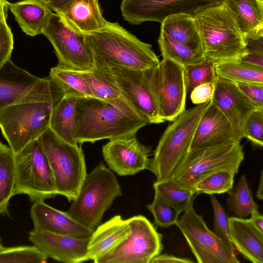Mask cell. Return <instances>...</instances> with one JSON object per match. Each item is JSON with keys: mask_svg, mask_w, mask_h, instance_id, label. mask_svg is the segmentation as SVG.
I'll list each match as a JSON object with an SVG mask.
<instances>
[{"mask_svg": "<svg viewBox=\"0 0 263 263\" xmlns=\"http://www.w3.org/2000/svg\"><path fill=\"white\" fill-rule=\"evenodd\" d=\"M249 220L259 232L263 233V216L258 210L253 211L251 213Z\"/></svg>", "mask_w": 263, "mask_h": 263, "instance_id": "48", "label": "cell"}, {"mask_svg": "<svg viewBox=\"0 0 263 263\" xmlns=\"http://www.w3.org/2000/svg\"><path fill=\"white\" fill-rule=\"evenodd\" d=\"M51 11L59 13L73 0H40Z\"/></svg>", "mask_w": 263, "mask_h": 263, "instance_id": "47", "label": "cell"}, {"mask_svg": "<svg viewBox=\"0 0 263 263\" xmlns=\"http://www.w3.org/2000/svg\"><path fill=\"white\" fill-rule=\"evenodd\" d=\"M239 60L249 64L263 68V53L246 52Z\"/></svg>", "mask_w": 263, "mask_h": 263, "instance_id": "46", "label": "cell"}, {"mask_svg": "<svg viewBox=\"0 0 263 263\" xmlns=\"http://www.w3.org/2000/svg\"><path fill=\"white\" fill-rule=\"evenodd\" d=\"M8 9L23 32L31 36L43 34L52 12L40 0L9 2Z\"/></svg>", "mask_w": 263, "mask_h": 263, "instance_id": "25", "label": "cell"}, {"mask_svg": "<svg viewBox=\"0 0 263 263\" xmlns=\"http://www.w3.org/2000/svg\"><path fill=\"white\" fill-rule=\"evenodd\" d=\"M77 98L64 95L52 110L50 128L61 139L78 144L77 139L76 102Z\"/></svg>", "mask_w": 263, "mask_h": 263, "instance_id": "28", "label": "cell"}, {"mask_svg": "<svg viewBox=\"0 0 263 263\" xmlns=\"http://www.w3.org/2000/svg\"><path fill=\"white\" fill-rule=\"evenodd\" d=\"M216 75L233 82L263 84V68L239 59L229 60L215 64Z\"/></svg>", "mask_w": 263, "mask_h": 263, "instance_id": "32", "label": "cell"}, {"mask_svg": "<svg viewBox=\"0 0 263 263\" xmlns=\"http://www.w3.org/2000/svg\"><path fill=\"white\" fill-rule=\"evenodd\" d=\"M153 188L155 193L180 213L193 205L194 197L196 195L193 191L178 185L170 179L155 181Z\"/></svg>", "mask_w": 263, "mask_h": 263, "instance_id": "35", "label": "cell"}, {"mask_svg": "<svg viewBox=\"0 0 263 263\" xmlns=\"http://www.w3.org/2000/svg\"><path fill=\"white\" fill-rule=\"evenodd\" d=\"M0 19H1V20H2V19H1V18H0Z\"/></svg>", "mask_w": 263, "mask_h": 263, "instance_id": "52", "label": "cell"}, {"mask_svg": "<svg viewBox=\"0 0 263 263\" xmlns=\"http://www.w3.org/2000/svg\"><path fill=\"white\" fill-rule=\"evenodd\" d=\"M244 138L254 145L263 146V110H254L246 119L243 127Z\"/></svg>", "mask_w": 263, "mask_h": 263, "instance_id": "41", "label": "cell"}, {"mask_svg": "<svg viewBox=\"0 0 263 263\" xmlns=\"http://www.w3.org/2000/svg\"><path fill=\"white\" fill-rule=\"evenodd\" d=\"M187 92H191L198 85L206 83L215 84L217 75L215 64L205 60L203 62L183 67Z\"/></svg>", "mask_w": 263, "mask_h": 263, "instance_id": "38", "label": "cell"}, {"mask_svg": "<svg viewBox=\"0 0 263 263\" xmlns=\"http://www.w3.org/2000/svg\"><path fill=\"white\" fill-rule=\"evenodd\" d=\"M244 157L240 142L236 141L190 150L169 179L181 186L193 191L198 182L217 172L229 171L236 175Z\"/></svg>", "mask_w": 263, "mask_h": 263, "instance_id": "7", "label": "cell"}, {"mask_svg": "<svg viewBox=\"0 0 263 263\" xmlns=\"http://www.w3.org/2000/svg\"><path fill=\"white\" fill-rule=\"evenodd\" d=\"M224 0H123L121 11L124 20L132 25L144 22L161 23L167 16L185 13L195 15Z\"/></svg>", "mask_w": 263, "mask_h": 263, "instance_id": "15", "label": "cell"}, {"mask_svg": "<svg viewBox=\"0 0 263 263\" xmlns=\"http://www.w3.org/2000/svg\"><path fill=\"white\" fill-rule=\"evenodd\" d=\"M57 14L85 34L103 29L108 22L99 0H73Z\"/></svg>", "mask_w": 263, "mask_h": 263, "instance_id": "24", "label": "cell"}, {"mask_svg": "<svg viewBox=\"0 0 263 263\" xmlns=\"http://www.w3.org/2000/svg\"><path fill=\"white\" fill-rule=\"evenodd\" d=\"M146 206L154 217V224L161 228H168L176 224L181 213L156 193L153 201Z\"/></svg>", "mask_w": 263, "mask_h": 263, "instance_id": "39", "label": "cell"}, {"mask_svg": "<svg viewBox=\"0 0 263 263\" xmlns=\"http://www.w3.org/2000/svg\"><path fill=\"white\" fill-rule=\"evenodd\" d=\"M49 77L64 95L79 98H95L85 78L77 71L57 65L51 68Z\"/></svg>", "mask_w": 263, "mask_h": 263, "instance_id": "30", "label": "cell"}, {"mask_svg": "<svg viewBox=\"0 0 263 263\" xmlns=\"http://www.w3.org/2000/svg\"><path fill=\"white\" fill-rule=\"evenodd\" d=\"M233 141L235 140L230 123L211 101L197 125L190 150L218 146Z\"/></svg>", "mask_w": 263, "mask_h": 263, "instance_id": "20", "label": "cell"}, {"mask_svg": "<svg viewBox=\"0 0 263 263\" xmlns=\"http://www.w3.org/2000/svg\"><path fill=\"white\" fill-rule=\"evenodd\" d=\"M230 239L244 258L253 263H263V233L249 219L229 217Z\"/></svg>", "mask_w": 263, "mask_h": 263, "instance_id": "23", "label": "cell"}, {"mask_svg": "<svg viewBox=\"0 0 263 263\" xmlns=\"http://www.w3.org/2000/svg\"><path fill=\"white\" fill-rule=\"evenodd\" d=\"M2 246L1 242V238H0V247Z\"/></svg>", "mask_w": 263, "mask_h": 263, "instance_id": "51", "label": "cell"}, {"mask_svg": "<svg viewBox=\"0 0 263 263\" xmlns=\"http://www.w3.org/2000/svg\"><path fill=\"white\" fill-rule=\"evenodd\" d=\"M40 79L11 59L7 61L0 68V110L19 101Z\"/></svg>", "mask_w": 263, "mask_h": 263, "instance_id": "22", "label": "cell"}, {"mask_svg": "<svg viewBox=\"0 0 263 263\" xmlns=\"http://www.w3.org/2000/svg\"><path fill=\"white\" fill-rule=\"evenodd\" d=\"M13 49V36L6 21L0 19V68L9 60Z\"/></svg>", "mask_w": 263, "mask_h": 263, "instance_id": "42", "label": "cell"}, {"mask_svg": "<svg viewBox=\"0 0 263 263\" xmlns=\"http://www.w3.org/2000/svg\"><path fill=\"white\" fill-rule=\"evenodd\" d=\"M158 43L163 59L171 60L182 67L205 60L201 51L192 49L161 34Z\"/></svg>", "mask_w": 263, "mask_h": 263, "instance_id": "33", "label": "cell"}, {"mask_svg": "<svg viewBox=\"0 0 263 263\" xmlns=\"http://www.w3.org/2000/svg\"><path fill=\"white\" fill-rule=\"evenodd\" d=\"M176 225L199 263H238L234 250L208 227L201 215L191 206Z\"/></svg>", "mask_w": 263, "mask_h": 263, "instance_id": "13", "label": "cell"}, {"mask_svg": "<svg viewBox=\"0 0 263 263\" xmlns=\"http://www.w3.org/2000/svg\"><path fill=\"white\" fill-rule=\"evenodd\" d=\"M235 174L229 171H221L205 177L194 186L196 195L220 194L228 193L233 187Z\"/></svg>", "mask_w": 263, "mask_h": 263, "instance_id": "37", "label": "cell"}, {"mask_svg": "<svg viewBox=\"0 0 263 263\" xmlns=\"http://www.w3.org/2000/svg\"><path fill=\"white\" fill-rule=\"evenodd\" d=\"M215 89V84L206 83L197 86L191 92V99L194 104H200L211 100Z\"/></svg>", "mask_w": 263, "mask_h": 263, "instance_id": "44", "label": "cell"}, {"mask_svg": "<svg viewBox=\"0 0 263 263\" xmlns=\"http://www.w3.org/2000/svg\"><path fill=\"white\" fill-rule=\"evenodd\" d=\"M9 2L7 0H0V18L6 21Z\"/></svg>", "mask_w": 263, "mask_h": 263, "instance_id": "49", "label": "cell"}, {"mask_svg": "<svg viewBox=\"0 0 263 263\" xmlns=\"http://www.w3.org/2000/svg\"><path fill=\"white\" fill-rule=\"evenodd\" d=\"M211 100L185 110L167 127L154 151L153 158L150 159L147 169L155 176L156 181L169 179L190 151L197 125Z\"/></svg>", "mask_w": 263, "mask_h": 263, "instance_id": "6", "label": "cell"}, {"mask_svg": "<svg viewBox=\"0 0 263 263\" xmlns=\"http://www.w3.org/2000/svg\"><path fill=\"white\" fill-rule=\"evenodd\" d=\"M256 197L259 200H262L263 199V171H261V174L259 179V183L256 191Z\"/></svg>", "mask_w": 263, "mask_h": 263, "instance_id": "50", "label": "cell"}, {"mask_svg": "<svg viewBox=\"0 0 263 263\" xmlns=\"http://www.w3.org/2000/svg\"><path fill=\"white\" fill-rule=\"evenodd\" d=\"M95 67H119L145 70L160 62L149 44L144 43L117 22L85 34Z\"/></svg>", "mask_w": 263, "mask_h": 263, "instance_id": "2", "label": "cell"}, {"mask_svg": "<svg viewBox=\"0 0 263 263\" xmlns=\"http://www.w3.org/2000/svg\"><path fill=\"white\" fill-rule=\"evenodd\" d=\"M30 215L34 228L78 238H87L94 230L87 228L72 218L66 212L56 209L44 200L33 202Z\"/></svg>", "mask_w": 263, "mask_h": 263, "instance_id": "19", "label": "cell"}, {"mask_svg": "<svg viewBox=\"0 0 263 263\" xmlns=\"http://www.w3.org/2000/svg\"><path fill=\"white\" fill-rule=\"evenodd\" d=\"M211 202L214 212V233L222 239L231 249L235 248L229 234V217L224 208L214 195H211Z\"/></svg>", "mask_w": 263, "mask_h": 263, "instance_id": "40", "label": "cell"}, {"mask_svg": "<svg viewBox=\"0 0 263 263\" xmlns=\"http://www.w3.org/2000/svg\"><path fill=\"white\" fill-rule=\"evenodd\" d=\"M37 139L48 158L57 194L71 202L77 197L87 175L81 147L62 140L50 128Z\"/></svg>", "mask_w": 263, "mask_h": 263, "instance_id": "8", "label": "cell"}, {"mask_svg": "<svg viewBox=\"0 0 263 263\" xmlns=\"http://www.w3.org/2000/svg\"><path fill=\"white\" fill-rule=\"evenodd\" d=\"M234 83L256 109L263 110V84L239 82Z\"/></svg>", "mask_w": 263, "mask_h": 263, "instance_id": "43", "label": "cell"}, {"mask_svg": "<svg viewBox=\"0 0 263 263\" xmlns=\"http://www.w3.org/2000/svg\"><path fill=\"white\" fill-rule=\"evenodd\" d=\"M131 231L128 220L120 215L115 216L98 226L90 236L87 250L89 260L95 262L112 251L129 236Z\"/></svg>", "mask_w": 263, "mask_h": 263, "instance_id": "21", "label": "cell"}, {"mask_svg": "<svg viewBox=\"0 0 263 263\" xmlns=\"http://www.w3.org/2000/svg\"><path fill=\"white\" fill-rule=\"evenodd\" d=\"M194 261L187 258L176 257L169 254H159L150 263H193Z\"/></svg>", "mask_w": 263, "mask_h": 263, "instance_id": "45", "label": "cell"}, {"mask_svg": "<svg viewBox=\"0 0 263 263\" xmlns=\"http://www.w3.org/2000/svg\"><path fill=\"white\" fill-rule=\"evenodd\" d=\"M121 195L115 174L101 162L87 174L66 212L78 223L94 230L114 200Z\"/></svg>", "mask_w": 263, "mask_h": 263, "instance_id": "5", "label": "cell"}, {"mask_svg": "<svg viewBox=\"0 0 263 263\" xmlns=\"http://www.w3.org/2000/svg\"><path fill=\"white\" fill-rule=\"evenodd\" d=\"M43 34L54 48L58 65L77 71L93 70L94 58L85 34L60 15L52 12Z\"/></svg>", "mask_w": 263, "mask_h": 263, "instance_id": "11", "label": "cell"}, {"mask_svg": "<svg viewBox=\"0 0 263 263\" xmlns=\"http://www.w3.org/2000/svg\"><path fill=\"white\" fill-rule=\"evenodd\" d=\"M131 233L115 249L95 263H150L163 248L162 235L143 215L127 219Z\"/></svg>", "mask_w": 263, "mask_h": 263, "instance_id": "14", "label": "cell"}, {"mask_svg": "<svg viewBox=\"0 0 263 263\" xmlns=\"http://www.w3.org/2000/svg\"><path fill=\"white\" fill-rule=\"evenodd\" d=\"M48 257L35 246L0 247V263H44Z\"/></svg>", "mask_w": 263, "mask_h": 263, "instance_id": "36", "label": "cell"}, {"mask_svg": "<svg viewBox=\"0 0 263 263\" xmlns=\"http://www.w3.org/2000/svg\"><path fill=\"white\" fill-rule=\"evenodd\" d=\"M244 39L263 35V0H224Z\"/></svg>", "mask_w": 263, "mask_h": 263, "instance_id": "26", "label": "cell"}, {"mask_svg": "<svg viewBox=\"0 0 263 263\" xmlns=\"http://www.w3.org/2000/svg\"><path fill=\"white\" fill-rule=\"evenodd\" d=\"M14 187V153L0 141V215L8 213L10 200L15 195Z\"/></svg>", "mask_w": 263, "mask_h": 263, "instance_id": "31", "label": "cell"}, {"mask_svg": "<svg viewBox=\"0 0 263 263\" xmlns=\"http://www.w3.org/2000/svg\"><path fill=\"white\" fill-rule=\"evenodd\" d=\"M79 72L87 81L95 98L109 103L129 115L141 118L112 83L92 70Z\"/></svg>", "mask_w": 263, "mask_h": 263, "instance_id": "29", "label": "cell"}, {"mask_svg": "<svg viewBox=\"0 0 263 263\" xmlns=\"http://www.w3.org/2000/svg\"><path fill=\"white\" fill-rule=\"evenodd\" d=\"M115 85L137 114L148 124L164 122L144 70L95 67L92 70Z\"/></svg>", "mask_w": 263, "mask_h": 263, "instance_id": "12", "label": "cell"}, {"mask_svg": "<svg viewBox=\"0 0 263 263\" xmlns=\"http://www.w3.org/2000/svg\"><path fill=\"white\" fill-rule=\"evenodd\" d=\"M205 60L213 63L239 59L246 53L245 39L224 2L195 15Z\"/></svg>", "mask_w": 263, "mask_h": 263, "instance_id": "4", "label": "cell"}, {"mask_svg": "<svg viewBox=\"0 0 263 263\" xmlns=\"http://www.w3.org/2000/svg\"><path fill=\"white\" fill-rule=\"evenodd\" d=\"M90 237L78 238L34 228L29 239L46 256L65 263L89 260L87 254Z\"/></svg>", "mask_w": 263, "mask_h": 263, "instance_id": "18", "label": "cell"}, {"mask_svg": "<svg viewBox=\"0 0 263 263\" xmlns=\"http://www.w3.org/2000/svg\"><path fill=\"white\" fill-rule=\"evenodd\" d=\"M228 193L227 207L234 216L246 218L253 211L258 210L259 206L254 200L245 175L239 178L236 186Z\"/></svg>", "mask_w": 263, "mask_h": 263, "instance_id": "34", "label": "cell"}, {"mask_svg": "<svg viewBox=\"0 0 263 263\" xmlns=\"http://www.w3.org/2000/svg\"><path fill=\"white\" fill-rule=\"evenodd\" d=\"M63 96L49 77L41 78L19 101L0 110V128L14 154L49 128L53 107Z\"/></svg>", "mask_w": 263, "mask_h": 263, "instance_id": "1", "label": "cell"}, {"mask_svg": "<svg viewBox=\"0 0 263 263\" xmlns=\"http://www.w3.org/2000/svg\"><path fill=\"white\" fill-rule=\"evenodd\" d=\"M15 194H25L35 202L57 194L52 172L38 139L14 154Z\"/></svg>", "mask_w": 263, "mask_h": 263, "instance_id": "9", "label": "cell"}, {"mask_svg": "<svg viewBox=\"0 0 263 263\" xmlns=\"http://www.w3.org/2000/svg\"><path fill=\"white\" fill-rule=\"evenodd\" d=\"M160 34L192 49L202 50L201 37L194 15L180 13L166 17L161 23Z\"/></svg>", "mask_w": 263, "mask_h": 263, "instance_id": "27", "label": "cell"}, {"mask_svg": "<svg viewBox=\"0 0 263 263\" xmlns=\"http://www.w3.org/2000/svg\"><path fill=\"white\" fill-rule=\"evenodd\" d=\"M76 117V139L80 144L136 135L148 124L96 98H77Z\"/></svg>", "mask_w": 263, "mask_h": 263, "instance_id": "3", "label": "cell"}, {"mask_svg": "<svg viewBox=\"0 0 263 263\" xmlns=\"http://www.w3.org/2000/svg\"><path fill=\"white\" fill-rule=\"evenodd\" d=\"M211 101L229 120L233 130L235 140L240 142L244 138L245 121L256 109L255 106L234 82L217 76Z\"/></svg>", "mask_w": 263, "mask_h": 263, "instance_id": "17", "label": "cell"}, {"mask_svg": "<svg viewBox=\"0 0 263 263\" xmlns=\"http://www.w3.org/2000/svg\"><path fill=\"white\" fill-rule=\"evenodd\" d=\"M144 71L162 119L172 122L185 110L187 89L183 67L162 59Z\"/></svg>", "mask_w": 263, "mask_h": 263, "instance_id": "10", "label": "cell"}, {"mask_svg": "<svg viewBox=\"0 0 263 263\" xmlns=\"http://www.w3.org/2000/svg\"><path fill=\"white\" fill-rule=\"evenodd\" d=\"M149 153V148L140 143L136 135L109 140L102 147V155L109 168L122 176L148 169Z\"/></svg>", "mask_w": 263, "mask_h": 263, "instance_id": "16", "label": "cell"}]
</instances>
